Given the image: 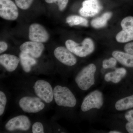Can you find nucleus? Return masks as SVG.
Here are the masks:
<instances>
[{"label":"nucleus","mask_w":133,"mask_h":133,"mask_svg":"<svg viewBox=\"0 0 133 133\" xmlns=\"http://www.w3.org/2000/svg\"><path fill=\"white\" fill-rule=\"evenodd\" d=\"M125 128L128 133H133V123L128 122L126 124Z\"/></svg>","instance_id":"29"},{"label":"nucleus","mask_w":133,"mask_h":133,"mask_svg":"<svg viewBox=\"0 0 133 133\" xmlns=\"http://www.w3.org/2000/svg\"><path fill=\"white\" fill-rule=\"evenodd\" d=\"M20 58L14 55L3 54L0 56V63L9 72L15 71L18 66Z\"/></svg>","instance_id":"14"},{"label":"nucleus","mask_w":133,"mask_h":133,"mask_svg":"<svg viewBox=\"0 0 133 133\" xmlns=\"http://www.w3.org/2000/svg\"><path fill=\"white\" fill-rule=\"evenodd\" d=\"M33 0H15L17 6L22 9H28L31 6Z\"/></svg>","instance_id":"22"},{"label":"nucleus","mask_w":133,"mask_h":133,"mask_svg":"<svg viewBox=\"0 0 133 133\" xmlns=\"http://www.w3.org/2000/svg\"><path fill=\"white\" fill-rule=\"evenodd\" d=\"M34 89L36 95L41 99L47 103L52 102L54 98L53 90L48 81L42 79L36 81Z\"/></svg>","instance_id":"6"},{"label":"nucleus","mask_w":133,"mask_h":133,"mask_svg":"<svg viewBox=\"0 0 133 133\" xmlns=\"http://www.w3.org/2000/svg\"><path fill=\"white\" fill-rule=\"evenodd\" d=\"M117 60L114 57H111L108 59H104L102 62L103 69H114L117 64Z\"/></svg>","instance_id":"21"},{"label":"nucleus","mask_w":133,"mask_h":133,"mask_svg":"<svg viewBox=\"0 0 133 133\" xmlns=\"http://www.w3.org/2000/svg\"><path fill=\"white\" fill-rule=\"evenodd\" d=\"M124 50L126 52L133 55V42L127 44L124 47Z\"/></svg>","instance_id":"27"},{"label":"nucleus","mask_w":133,"mask_h":133,"mask_svg":"<svg viewBox=\"0 0 133 133\" xmlns=\"http://www.w3.org/2000/svg\"><path fill=\"white\" fill-rule=\"evenodd\" d=\"M127 74V70L125 68H116L114 71L108 72L105 74L104 80L106 82H111L117 84L121 81Z\"/></svg>","instance_id":"16"},{"label":"nucleus","mask_w":133,"mask_h":133,"mask_svg":"<svg viewBox=\"0 0 133 133\" xmlns=\"http://www.w3.org/2000/svg\"><path fill=\"white\" fill-rule=\"evenodd\" d=\"M96 65L91 63L85 66L76 75L75 82L82 90H88L95 84Z\"/></svg>","instance_id":"1"},{"label":"nucleus","mask_w":133,"mask_h":133,"mask_svg":"<svg viewBox=\"0 0 133 133\" xmlns=\"http://www.w3.org/2000/svg\"><path fill=\"white\" fill-rule=\"evenodd\" d=\"M66 22L70 26L77 25L86 27L88 26V21L86 19L78 16L73 15L68 17L66 19Z\"/></svg>","instance_id":"20"},{"label":"nucleus","mask_w":133,"mask_h":133,"mask_svg":"<svg viewBox=\"0 0 133 133\" xmlns=\"http://www.w3.org/2000/svg\"><path fill=\"white\" fill-rule=\"evenodd\" d=\"M19 58L23 70L27 73L31 71V66L37 63L34 57L24 52L20 53Z\"/></svg>","instance_id":"17"},{"label":"nucleus","mask_w":133,"mask_h":133,"mask_svg":"<svg viewBox=\"0 0 133 133\" xmlns=\"http://www.w3.org/2000/svg\"><path fill=\"white\" fill-rule=\"evenodd\" d=\"M65 45L72 53L80 57L87 56L92 53L94 50L93 42L88 38H85L81 44L72 40H68L65 42Z\"/></svg>","instance_id":"3"},{"label":"nucleus","mask_w":133,"mask_h":133,"mask_svg":"<svg viewBox=\"0 0 133 133\" xmlns=\"http://www.w3.org/2000/svg\"><path fill=\"white\" fill-rule=\"evenodd\" d=\"M31 126V122L28 117L24 115H19L10 119L5 125L8 131H13L16 130L26 131Z\"/></svg>","instance_id":"9"},{"label":"nucleus","mask_w":133,"mask_h":133,"mask_svg":"<svg viewBox=\"0 0 133 133\" xmlns=\"http://www.w3.org/2000/svg\"><path fill=\"white\" fill-rule=\"evenodd\" d=\"M133 108V94L120 99L115 104V108L119 111H125Z\"/></svg>","instance_id":"18"},{"label":"nucleus","mask_w":133,"mask_h":133,"mask_svg":"<svg viewBox=\"0 0 133 133\" xmlns=\"http://www.w3.org/2000/svg\"><path fill=\"white\" fill-rule=\"evenodd\" d=\"M47 3H54L58 2L60 0H45Z\"/></svg>","instance_id":"30"},{"label":"nucleus","mask_w":133,"mask_h":133,"mask_svg":"<svg viewBox=\"0 0 133 133\" xmlns=\"http://www.w3.org/2000/svg\"><path fill=\"white\" fill-rule=\"evenodd\" d=\"M55 57L60 62L65 65L71 66L77 63V59L67 48L58 47L54 51Z\"/></svg>","instance_id":"12"},{"label":"nucleus","mask_w":133,"mask_h":133,"mask_svg":"<svg viewBox=\"0 0 133 133\" xmlns=\"http://www.w3.org/2000/svg\"><path fill=\"white\" fill-rule=\"evenodd\" d=\"M41 99L35 97H24L19 101L20 107L23 111L29 113H35L42 111L45 105Z\"/></svg>","instance_id":"5"},{"label":"nucleus","mask_w":133,"mask_h":133,"mask_svg":"<svg viewBox=\"0 0 133 133\" xmlns=\"http://www.w3.org/2000/svg\"><path fill=\"white\" fill-rule=\"evenodd\" d=\"M19 15L18 9L11 0H0V16L7 20L14 21Z\"/></svg>","instance_id":"8"},{"label":"nucleus","mask_w":133,"mask_h":133,"mask_svg":"<svg viewBox=\"0 0 133 133\" xmlns=\"http://www.w3.org/2000/svg\"><path fill=\"white\" fill-rule=\"evenodd\" d=\"M29 38L33 42L44 43L49 38V35L44 27L41 24L34 23L29 28Z\"/></svg>","instance_id":"10"},{"label":"nucleus","mask_w":133,"mask_h":133,"mask_svg":"<svg viewBox=\"0 0 133 133\" xmlns=\"http://www.w3.org/2000/svg\"><path fill=\"white\" fill-rule=\"evenodd\" d=\"M102 9V6L98 0H85L82 3L79 13L85 17H93L99 14Z\"/></svg>","instance_id":"11"},{"label":"nucleus","mask_w":133,"mask_h":133,"mask_svg":"<svg viewBox=\"0 0 133 133\" xmlns=\"http://www.w3.org/2000/svg\"><path fill=\"white\" fill-rule=\"evenodd\" d=\"M104 103V96L102 92L95 90L90 93L84 99L81 109L84 112L92 109H99L103 107Z\"/></svg>","instance_id":"4"},{"label":"nucleus","mask_w":133,"mask_h":133,"mask_svg":"<svg viewBox=\"0 0 133 133\" xmlns=\"http://www.w3.org/2000/svg\"><path fill=\"white\" fill-rule=\"evenodd\" d=\"M44 49L42 43L30 41L24 43L20 47L21 52L29 54L34 58H38L42 55Z\"/></svg>","instance_id":"13"},{"label":"nucleus","mask_w":133,"mask_h":133,"mask_svg":"<svg viewBox=\"0 0 133 133\" xmlns=\"http://www.w3.org/2000/svg\"><path fill=\"white\" fill-rule=\"evenodd\" d=\"M122 30L116 36V41L119 43L128 42L133 40V17L124 18L121 22Z\"/></svg>","instance_id":"7"},{"label":"nucleus","mask_w":133,"mask_h":133,"mask_svg":"<svg viewBox=\"0 0 133 133\" xmlns=\"http://www.w3.org/2000/svg\"><path fill=\"white\" fill-rule=\"evenodd\" d=\"M7 103V98L3 92L0 91V115L1 116L4 113Z\"/></svg>","instance_id":"23"},{"label":"nucleus","mask_w":133,"mask_h":133,"mask_svg":"<svg viewBox=\"0 0 133 133\" xmlns=\"http://www.w3.org/2000/svg\"><path fill=\"white\" fill-rule=\"evenodd\" d=\"M32 132L33 133H43L44 127L43 124L40 122H36L34 123L32 127Z\"/></svg>","instance_id":"24"},{"label":"nucleus","mask_w":133,"mask_h":133,"mask_svg":"<svg viewBox=\"0 0 133 133\" xmlns=\"http://www.w3.org/2000/svg\"><path fill=\"white\" fill-rule=\"evenodd\" d=\"M109 133H121L122 132L121 131H117V130H112V131H109Z\"/></svg>","instance_id":"31"},{"label":"nucleus","mask_w":133,"mask_h":133,"mask_svg":"<svg viewBox=\"0 0 133 133\" xmlns=\"http://www.w3.org/2000/svg\"><path fill=\"white\" fill-rule=\"evenodd\" d=\"M8 46L6 43L4 42H0V53L4 52L7 49Z\"/></svg>","instance_id":"28"},{"label":"nucleus","mask_w":133,"mask_h":133,"mask_svg":"<svg viewBox=\"0 0 133 133\" xmlns=\"http://www.w3.org/2000/svg\"><path fill=\"white\" fill-rule=\"evenodd\" d=\"M69 0H60L57 3V5L60 11H63L65 8Z\"/></svg>","instance_id":"26"},{"label":"nucleus","mask_w":133,"mask_h":133,"mask_svg":"<svg viewBox=\"0 0 133 133\" xmlns=\"http://www.w3.org/2000/svg\"><path fill=\"white\" fill-rule=\"evenodd\" d=\"M112 56L124 66L133 68V55L126 52L115 51L112 53Z\"/></svg>","instance_id":"15"},{"label":"nucleus","mask_w":133,"mask_h":133,"mask_svg":"<svg viewBox=\"0 0 133 133\" xmlns=\"http://www.w3.org/2000/svg\"><path fill=\"white\" fill-rule=\"evenodd\" d=\"M111 12H107L103 14L101 16L95 18L92 21L91 25L96 29L103 28L106 25L108 21L111 17Z\"/></svg>","instance_id":"19"},{"label":"nucleus","mask_w":133,"mask_h":133,"mask_svg":"<svg viewBox=\"0 0 133 133\" xmlns=\"http://www.w3.org/2000/svg\"><path fill=\"white\" fill-rule=\"evenodd\" d=\"M124 117L128 122L133 123V109L126 112L124 115Z\"/></svg>","instance_id":"25"},{"label":"nucleus","mask_w":133,"mask_h":133,"mask_svg":"<svg viewBox=\"0 0 133 133\" xmlns=\"http://www.w3.org/2000/svg\"><path fill=\"white\" fill-rule=\"evenodd\" d=\"M53 95L55 102L59 106L73 108L77 104V100L74 94L66 87H55L53 89Z\"/></svg>","instance_id":"2"}]
</instances>
